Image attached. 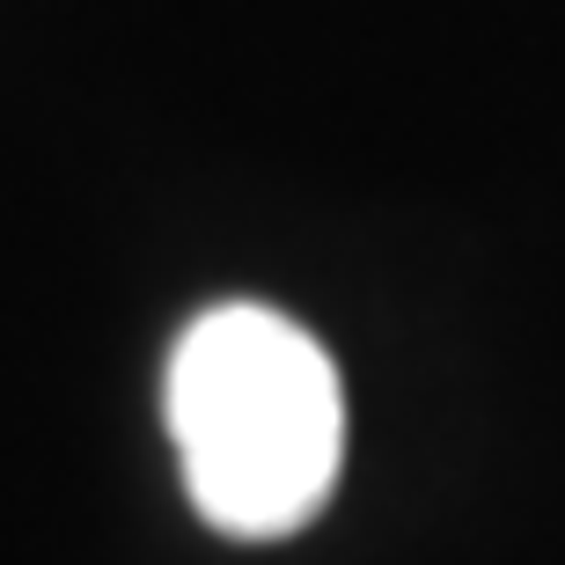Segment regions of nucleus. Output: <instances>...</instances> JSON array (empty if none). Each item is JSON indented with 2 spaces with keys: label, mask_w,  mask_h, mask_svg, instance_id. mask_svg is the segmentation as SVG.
<instances>
[{
  "label": "nucleus",
  "mask_w": 565,
  "mask_h": 565,
  "mask_svg": "<svg viewBox=\"0 0 565 565\" xmlns=\"http://www.w3.org/2000/svg\"><path fill=\"white\" fill-rule=\"evenodd\" d=\"M199 522L235 544L309 529L345 470V382L294 316L221 301L191 316L162 382Z\"/></svg>",
  "instance_id": "obj_1"
}]
</instances>
